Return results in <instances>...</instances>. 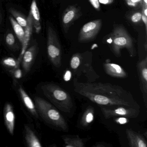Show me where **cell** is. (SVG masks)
<instances>
[{"label":"cell","instance_id":"6da1fadb","mask_svg":"<svg viewBox=\"0 0 147 147\" xmlns=\"http://www.w3.org/2000/svg\"><path fill=\"white\" fill-rule=\"evenodd\" d=\"M74 90L100 107L112 109L119 106L140 109L132 94L122 87L111 83L81 82L74 80Z\"/></svg>","mask_w":147,"mask_h":147},{"label":"cell","instance_id":"7a4b0ae2","mask_svg":"<svg viewBox=\"0 0 147 147\" xmlns=\"http://www.w3.org/2000/svg\"><path fill=\"white\" fill-rule=\"evenodd\" d=\"M35 101L37 111L46 123L61 130L68 131V125L65 119L51 104L39 97H36Z\"/></svg>","mask_w":147,"mask_h":147},{"label":"cell","instance_id":"3957f363","mask_svg":"<svg viewBox=\"0 0 147 147\" xmlns=\"http://www.w3.org/2000/svg\"><path fill=\"white\" fill-rule=\"evenodd\" d=\"M45 96L57 108L63 112H71L74 107L73 100L69 94L58 85L47 83L42 86Z\"/></svg>","mask_w":147,"mask_h":147},{"label":"cell","instance_id":"277c9868","mask_svg":"<svg viewBox=\"0 0 147 147\" xmlns=\"http://www.w3.org/2000/svg\"><path fill=\"white\" fill-rule=\"evenodd\" d=\"M111 49L115 56H121V51L125 49L131 57L136 55L133 40L125 28L123 26H117L113 29L111 34Z\"/></svg>","mask_w":147,"mask_h":147},{"label":"cell","instance_id":"5b68a950","mask_svg":"<svg viewBox=\"0 0 147 147\" xmlns=\"http://www.w3.org/2000/svg\"><path fill=\"white\" fill-rule=\"evenodd\" d=\"M47 52L50 61L57 68L61 66L62 49L55 31L50 26L47 28Z\"/></svg>","mask_w":147,"mask_h":147},{"label":"cell","instance_id":"8992f818","mask_svg":"<svg viewBox=\"0 0 147 147\" xmlns=\"http://www.w3.org/2000/svg\"><path fill=\"white\" fill-rule=\"evenodd\" d=\"M100 111L106 119L117 117H124L127 118H136L140 113V109L133 107H117L112 109L100 107Z\"/></svg>","mask_w":147,"mask_h":147},{"label":"cell","instance_id":"52a82bcc","mask_svg":"<svg viewBox=\"0 0 147 147\" xmlns=\"http://www.w3.org/2000/svg\"><path fill=\"white\" fill-rule=\"evenodd\" d=\"M102 26L100 19L92 20L85 24L81 29L79 34V42H88L95 38L99 32Z\"/></svg>","mask_w":147,"mask_h":147},{"label":"cell","instance_id":"ba28073f","mask_svg":"<svg viewBox=\"0 0 147 147\" xmlns=\"http://www.w3.org/2000/svg\"><path fill=\"white\" fill-rule=\"evenodd\" d=\"M81 15L80 7L71 5L66 8L62 17V24L65 32H67L69 27Z\"/></svg>","mask_w":147,"mask_h":147},{"label":"cell","instance_id":"9c48e42d","mask_svg":"<svg viewBox=\"0 0 147 147\" xmlns=\"http://www.w3.org/2000/svg\"><path fill=\"white\" fill-rule=\"evenodd\" d=\"M140 90L142 94L144 102L147 106V57L139 62L137 65Z\"/></svg>","mask_w":147,"mask_h":147},{"label":"cell","instance_id":"30bf717a","mask_svg":"<svg viewBox=\"0 0 147 147\" xmlns=\"http://www.w3.org/2000/svg\"><path fill=\"white\" fill-rule=\"evenodd\" d=\"M38 51L37 44H34L27 49L22 58V67L25 74H27L30 70L33 62L36 59Z\"/></svg>","mask_w":147,"mask_h":147},{"label":"cell","instance_id":"8fae6325","mask_svg":"<svg viewBox=\"0 0 147 147\" xmlns=\"http://www.w3.org/2000/svg\"><path fill=\"white\" fill-rule=\"evenodd\" d=\"M126 135L131 147H147V143L144 137L131 129H126Z\"/></svg>","mask_w":147,"mask_h":147},{"label":"cell","instance_id":"7c38bea8","mask_svg":"<svg viewBox=\"0 0 147 147\" xmlns=\"http://www.w3.org/2000/svg\"><path fill=\"white\" fill-rule=\"evenodd\" d=\"M103 67L105 72L111 77L118 79H124L128 77V74L118 64L107 63L103 64Z\"/></svg>","mask_w":147,"mask_h":147},{"label":"cell","instance_id":"4fadbf2b","mask_svg":"<svg viewBox=\"0 0 147 147\" xmlns=\"http://www.w3.org/2000/svg\"><path fill=\"white\" fill-rule=\"evenodd\" d=\"M4 118L7 130L11 135H13L15 126V114L12 106L9 103H7L4 107Z\"/></svg>","mask_w":147,"mask_h":147},{"label":"cell","instance_id":"5bb4252c","mask_svg":"<svg viewBox=\"0 0 147 147\" xmlns=\"http://www.w3.org/2000/svg\"><path fill=\"white\" fill-rule=\"evenodd\" d=\"M18 91L20 97L26 107L34 117L36 118L38 117V113L35 104L21 86H19Z\"/></svg>","mask_w":147,"mask_h":147},{"label":"cell","instance_id":"9a60e30c","mask_svg":"<svg viewBox=\"0 0 147 147\" xmlns=\"http://www.w3.org/2000/svg\"><path fill=\"white\" fill-rule=\"evenodd\" d=\"M31 14L32 18V23L37 33H39L41 30L40 13L37 5L36 0H32L31 5Z\"/></svg>","mask_w":147,"mask_h":147},{"label":"cell","instance_id":"2e32d148","mask_svg":"<svg viewBox=\"0 0 147 147\" xmlns=\"http://www.w3.org/2000/svg\"><path fill=\"white\" fill-rule=\"evenodd\" d=\"M25 139L27 146L29 147H42L39 139L34 131L28 125H25Z\"/></svg>","mask_w":147,"mask_h":147},{"label":"cell","instance_id":"e0dca14e","mask_svg":"<svg viewBox=\"0 0 147 147\" xmlns=\"http://www.w3.org/2000/svg\"><path fill=\"white\" fill-rule=\"evenodd\" d=\"M63 140L65 147H84V141L78 136H64Z\"/></svg>","mask_w":147,"mask_h":147},{"label":"cell","instance_id":"ac0fdd59","mask_svg":"<svg viewBox=\"0 0 147 147\" xmlns=\"http://www.w3.org/2000/svg\"><path fill=\"white\" fill-rule=\"evenodd\" d=\"M9 20L11 24L13 29L16 34L22 46L24 45L25 41V30L22 26H21L16 21L12 16L9 17Z\"/></svg>","mask_w":147,"mask_h":147},{"label":"cell","instance_id":"d6986e66","mask_svg":"<svg viewBox=\"0 0 147 147\" xmlns=\"http://www.w3.org/2000/svg\"><path fill=\"white\" fill-rule=\"evenodd\" d=\"M8 11L18 24L22 26L24 29L26 27L27 25V20L23 14L12 7L9 8Z\"/></svg>","mask_w":147,"mask_h":147},{"label":"cell","instance_id":"ffe728a7","mask_svg":"<svg viewBox=\"0 0 147 147\" xmlns=\"http://www.w3.org/2000/svg\"><path fill=\"white\" fill-rule=\"evenodd\" d=\"M94 118V110L92 107H88L82 115L81 120V124L82 126H88L91 123Z\"/></svg>","mask_w":147,"mask_h":147},{"label":"cell","instance_id":"44dd1931","mask_svg":"<svg viewBox=\"0 0 147 147\" xmlns=\"http://www.w3.org/2000/svg\"><path fill=\"white\" fill-rule=\"evenodd\" d=\"M1 62L4 66L8 68H12V69L18 68L19 66L18 64V61L11 57H7L4 58L2 60Z\"/></svg>","mask_w":147,"mask_h":147},{"label":"cell","instance_id":"7402d4cb","mask_svg":"<svg viewBox=\"0 0 147 147\" xmlns=\"http://www.w3.org/2000/svg\"><path fill=\"white\" fill-rule=\"evenodd\" d=\"M82 57L79 54H76L72 56L70 61V67L73 69H76L80 66L81 61Z\"/></svg>","mask_w":147,"mask_h":147},{"label":"cell","instance_id":"603a6c76","mask_svg":"<svg viewBox=\"0 0 147 147\" xmlns=\"http://www.w3.org/2000/svg\"><path fill=\"white\" fill-rule=\"evenodd\" d=\"M142 11H138L133 13L130 17V20L133 24H138L142 21Z\"/></svg>","mask_w":147,"mask_h":147},{"label":"cell","instance_id":"cb8c5ba5","mask_svg":"<svg viewBox=\"0 0 147 147\" xmlns=\"http://www.w3.org/2000/svg\"><path fill=\"white\" fill-rule=\"evenodd\" d=\"M126 5L130 7L138 8L142 7V0H125Z\"/></svg>","mask_w":147,"mask_h":147},{"label":"cell","instance_id":"d4e9b609","mask_svg":"<svg viewBox=\"0 0 147 147\" xmlns=\"http://www.w3.org/2000/svg\"><path fill=\"white\" fill-rule=\"evenodd\" d=\"M6 43L10 48H13L15 45L16 40L14 35L11 32H8L5 37Z\"/></svg>","mask_w":147,"mask_h":147},{"label":"cell","instance_id":"484cf974","mask_svg":"<svg viewBox=\"0 0 147 147\" xmlns=\"http://www.w3.org/2000/svg\"><path fill=\"white\" fill-rule=\"evenodd\" d=\"M10 71L13 75V77L16 79H20L22 78V75H23L22 70L18 68L12 69Z\"/></svg>","mask_w":147,"mask_h":147},{"label":"cell","instance_id":"4316f807","mask_svg":"<svg viewBox=\"0 0 147 147\" xmlns=\"http://www.w3.org/2000/svg\"><path fill=\"white\" fill-rule=\"evenodd\" d=\"M90 4L94 8L98 11L100 10V4L98 0H88Z\"/></svg>","mask_w":147,"mask_h":147},{"label":"cell","instance_id":"83f0119b","mask_svg":"<svg viewBox=\"0 0 147 147\" xmlns=\"http://www.w3.org/2000/svg\"><path fill=\"white\" fill-rule=\"evenodd\" d=\"M114 121L116 123H118L120 124H123L126 123L129 121V119L127 118L124 117H119L118 118L114 119Z\"/></svg>","mask_w":147,"mask_h":147},{"label":"cell","instance_id":"f1b7e54d","mask_svg":"<svg viewBox=\"0 0 147 147\" xmlns=\"http://www.w3.org/2000/svg\"><path fill=\"white\" fill-rule=\"evenodd\" d=\"M72 77V73L69 70H67L63 76V80L65 81H69Z\"/></svg>","mask_w":147,"mask_h":147},{"label":"cell","instance_id":"f546056e","mask_svg":"<svg viewBox=\"0 0 147 147\" xmlns=\"http://www.w3.org/2000/svg\"><path fill=\"white\" fill-rule=\"evenodd\" d=\"M110 146V145L108 144L105 143L104 142H97L93 146V147H109Z\"/></svg>","mask_w":147,"mask_h":147},{"label":"cell","instance_id":"4dcf8cb0","mask_svg":"<svg viewBox=\"0 0 147 147\" xmlns=\"http://www.w3.org/2000/svg\"><path fill=\"white\" fill-rule=\"evenodd\" d=\"M142 21L143 22L145 25V31H146V34H147V16H145L144 14L142 13Z\"/></svg>","mask_w":147,"mask_h":147},{"label":"cell","instance_id":"1f68e13d","mask_svg":"<svg viewBox=\"0 0 147 147\" xmlns=\"http://www.w3.org/2000/svg\"><path fill=\"white\" fill-rule=\"evenodd\" d=\"M100 4H104V5H111L112 4L114 0H98Z\"/></svg>","mask_w":147,"mask_h":147},{"label":"cell","instance_id":"d6a6232c","mask_svg":"<svg viewBox=\"0 0 147 147\" xmlns=\"http://www.w3.org/2000/svg\"><path fill=\"white\" fill-rule=\"evenodd\" d=\"M142 6L147 7V0H142Z\"/></svg>","mask_w":147,"mask_h":147},{"label":"cell","instance_id":"836d02e7","mask_svg":"<svg viewBox=\"0 0 147 147\" xmlns=\"http://www.w3.org/2000/svg\"><path fill=\"white\" fill-rule=\"evenodd\" d=\"M1 19H2V15H1V12L0 11V23L1 22Z\"/></svg>","mask_w":147,"mask_h":147}]
</instances>
